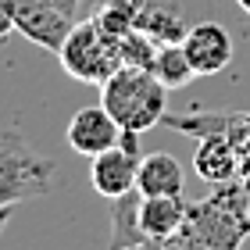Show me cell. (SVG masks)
<instances>
[{"instance_id":"cell-1","label":"cell","mask_w":250,"mask_h":250,"mask_svg":"<svg viewBox=\"0 0 250 250\" xmlns=\"http://www.w3.org/2000/svg\"><path fill=\"white\" fill-rule=\"evenodd\" d=\"M250 236V186L229 179L211 189L208 200L189 204V218L179 232L183 250H240Z\"/></svg>"},{"instance_id":"cell-2","label":"cell","mask_w":250,"mask_h":250,"mask_svg":"<svg viewBox=\"0 0 250 250\" xmlns=\"http://www.w3.org/2000/svg\"><path fill=\"white\" fill-rule=\"evenodd\" d=\"M100 104L125 132H150L168 115V86L150 68H118L100 86Z\"/></svg>"},{"instance_id":"cell-3","label":"cell","mask_w":250,"mask_h":250,"mask_svg":"<svg viewBox=\"0 0 250 250\" xmlns=\"http://www.w3.org/2000/svg\"><path fill=\"white\" fill-rule=\"evenodd\" d=\"M58 183V165L40 154L18 129L0 132V208L47 197Z\"/></svg>"},{"instance_id":"cell-4","label":"cell","mask_w":250,"mask_h":250,"mask_svg":"<svg viewBox=\"0 0 250 250\" xmlns=\"http://www.w3.org/2000/svg\"><path fill=\"white\" fill-rule=\"evenodd\" d=\"M58 61L75 83H86V86H104L122 68L115 40H107L104 32L97 29L93 18L72 25V32L64 36L61 50H58Z\"/></svg>"},{"instance_id":"cell-5","label":"cell","mask_w":250,"mask_h":250,"mask_svg":"<svg viewBox=\"0 0 250 250\" xmlns=\"http://www.w3.org/2000/svg\"><path fill=\"white\" fill-rule=\"evenodd\" d=\"M140 132H125L122 129V140L111 146V150L89 157V183L100 197L115 200L122 193L136 189V179H140Z\"/></svg>"},{"instance_id":"cell-6","label":"cell","mask_w":250,"mask_h":250,"mask_svg":"<svg viewBox=\"0 0 250 250\" xmlns=\"http://www.w3.org/2000/svg\"><path fill=\"white\" fill-rule=\"evenodd\" d=\"M7 15L15 21V32H21L29 43L58 54L64 36L72 32L75 18L64 15V11L43 4V0H7Z\"/></svg>"},{"instance_id":"cell-7","label":"cell","mask_w":250,"mask_h":250,"mask_svg":"<svg viewBox=\"0 0 250 250\" xmlns=\"http://www.w3.org/2000/svg\"><path fill=\"white\" fill-rule=\"evenodd\" d=\"M183 50L197 75H218L232 61V36L218 21H200V25H189Z\"/></svg>"},{"instance_id":"cell-8","label":"cell","mask_w":250,"mask_h":250,"mask_svg":"<svg viewBox=\"0 0 250 250\" xmlns=\"http://www.w3.org/2000/svg\"><path fill=\"white\" fill-rule=\"evenodd\" d=\"M122 140V125L111 118V111L100 104V107H83L75 111L72 122H68V146L83 157H97L111 150Z\"/></svg>"},{"instance_id":"cell-9","label":"cell","mask_w":250,"mask_h":250,"mask_svg":"<svg viewBox=\"0 0 250 250\" xmlns=\"http://www.w3.org/2000/svg\"><path fill=\"white\" fill-rule=\"evenodd\" d=\"M193 168L200 172V179L218 186V183H229V179H240V154H236V146L225 132H204L197 136Z\"/></svg>"},{"instance_id":"cell-10","label":"cell","mask_w":250,"mask_h":250,"mask_svg":"<svg viewBox=\"0 0 250 250\" xmlns=\"http://www.w3.org/2000/svg\"><path fill=\"white\" fill-rule=\"evenodd\" d=\"M189 218L186 197H143L140 200V229L146 240H179Z\"/></svg>"},{"instance_id":"cell-11","label":"cell","mask_w":250,"mask_h":250,"mask_svg":"<svg viewBox=\"0 0 250 250\" xmlns=\"http://www.w3.org/2000/svg\"><path fill=\"white\" fill-rule=\"evenodd\" d=\"M183 186H186L183 165H179L168 150L143 154L140 179H136V189H140L143 197H183Z\"/></svg>"},{"instance_id":"cell-12","label":"cell","mask_w":250,"mask_h":250,"mask_svg":"<svg viewBox=\"0 0 250 250\" xmlns=\"http://www.w3.org/2000/svg\"><path fill=\"white\" fill-rule=\"evenodd\" d=\"M136 29H140L143 36H150L157 47H165V43H183L186 32H189L186 15L175 4H146V0H143V7H140Z\"/></svg>"},{"instance_id":"cell-13","label":"cell","mask_w":250,"mask_h":250,"mask_svg":"<svg viewBox=\"0 0 250 250\" xmlns=\"http://www.w3.org/2000/svg\"><path fill=\"white\" fill-rule=\"evenodd\" d=\"M140 200H143L140 189H129L111 200V250H125L146 240L140 229Z\"/></svg>"},{"instance_id":"cell-14","label":"cell","mask_w":250,"mask_h":250,"mask_svg":"<svg viewBox=\"0 0 250 250\" xmlns=\"http://www.w3.org/2000/svg\"><path fill=\"white\" fill-rule=\"evenodd\" d=\"M140 7H143V0H104L93 15L97 21V29L104 32L107 40H122V36H129V32H136V18H140Z\"/></svg>"},{"instance_id":"cell-15","label":"cell","mask_w":250,"mask_h":250,"mask_svg":"<svg viewBox=\"0 0 250 250\" xmlns=\"http://www.w3.org/2000/svg\"><path fill=\"white\" fill-rule=\"evenodd\" d=\"M150 72L161 79L168 89H183V86H189L193 79H197V72H193V64L186 58V50H183V43H165V47H157V58H154Z\"/></svg>"},{"instance_id":"cell-16","label":"cell","mask_w":250,"mask_h":250,"mask_svg":"<svg viewBox=\"0 0 250 250\" xmlns=\"http://www.w3.org/2000/svg\"><path fill=\"white\" fill-rule=\"evenodd\" d=\"M118 58H122V68H154V58H157V43L150 36H143L140 29L122 36L118 43Z\"/></svg>"},{"instance_id":"cell-17","label":"cell","mask_w":250,"mask_h":250,"mask_svg":"<svg viewBox=\"0 0 250 250\" xmlns=\"http://www.w3.org/2000/svg\"><path fill=\"white\" fill-rule=\"evenodd\" d=\"M125 250H183L179 240H143V243H132Z\"/></svg>"},{"instance_id":"cell-18","label":"cell","mask_w":250,"mask_h":250,"mask_svg":"<svg viewBox=\"0 0 250 250\" xmlns=\"http://www.w3.org/2000/svg\"><path fill=\"white\" fill-rule=\"evenodd\" d=\"M43 4H50V7H58V11H64V15H79V4H83V0H43Z\"/></svg>"},{"instance_id":"cell-19","label":"cell","mask_w":250,"mask_h":250,"mask_svg":"<svg viewBox=\"0 0 250 250\" xmlns=\"http://www.w3.org/2000/svg\"><path fill=\"white\" fill-rule=\"evenodd\" d=\"M7 214H11V208H0V229L7 225Z\"/></svg>"},{"instance_id":"cell-20","label":"cell","mask_w":250,"mask_h":250,"mask_svg":"<svg viewBox=\"0 0 250 250\" xmlns=\"http://www.w3.org/2000/svg\"><path fill=\"white\" fill-rule=\"evenodd\" d=\"M236 4H240V7L247 11V18H250V0H236Z\"/></svg>"},{"instance_id":"cell-21","label":"cell","mask_w":250,"mask_h":250,"mask_svg":"<svg viewBox=\"0 0 250 250\" xmlns=\"http://www.w3.org/2000/svg\"><path fill=\"white\" fill-rule=\"evenodd\" d=\"M0 4H7V0H0Z\"/></svg>"}]
</instances>
